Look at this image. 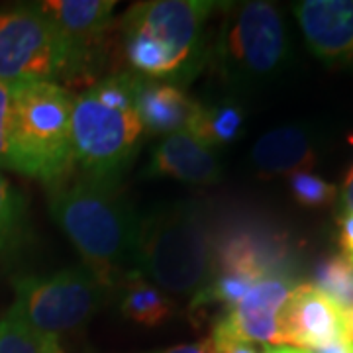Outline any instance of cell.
Returning a JSON list of instances; mask_svg holds the SVG:
<instances>
[{
	"label": "cell",
	"mask_w": 353,
	"mask_h": 353,
	"mask_svg": "<svg viewBox=\"0 0 353 353\" xmlns=\"http://www.w3.org/2000/svg\"><path fill=\"white\" fill-rule=\"evenodd\" d=\"M73 97L59 83H22L12 87L10 171L53 187L75 165L71 116Z\"/></svg>",
	"instance_id": "cell-4"
},
{
	"label": "cell",
	"mask_w": 353,
	"mask_h": 353,
	"mask_svg": "<svg viewBox=\"0 0 353 353\" xmlns=\"http://www.w3.org/2000/svg\"><path fill=\"white\" fill-rule=\"evenodd\" d=\"M208 340L214 347V353H265V347H267L265 343L241 336L240 332L228 322L226 316L220 322H216L212 336Z\"/></svg>",
	"instance_id": "cell-23"
},
{
	"label": "cell",
	"mask_w": 353,
	"mask_h": 353,
	"mask_svg": "<svg viewBox=\"0 0 353 353\" xmlns=\"http://www.w3.org/2000/svg\"><path fill=\"white\" fill-rule=\"evenodd\" d=\"M220 2L152 0L138 2L122 20V41L134 75L185 85L199 75L206 57V24Z\"/></svg>",
	"instance_id": "cell-2"
},
{
	"label": "cell",
	"mask_w": 353,
	"mask_h": 353,
	"mask_svg": "<svg viewBox=\"0 0 353 353\" xmlns=\"http://www.w3.org/2000/svg\"><path fill=\"white\" fill-rule=\"evenodd\" d=\"M0 353H65L57 336L32 328L10 306L0 316Z\"/></svg>",
	"instance_id": "cell-19"
},
{
	"label": "cell",
	"mask_w": 353,
	"mask_h": 353,
	"mask_svg": "<svg viewBox=\"0 0 353 353\" xmlns=\"http://www.w3.org/2000/svg\"><path fill=\"white\" fill-rule=\"evenodd\" d=\"M30 238L24 196L0 171V265L14 263L30 245Z\"/></svg>",
	"instance_id": "cell-18"
},
{
	"label": "cell",
	"mask_w": 353,
	"mask_h": 353,
	"mask_svg": "<svg viewBox=\"0 0 353 353\" xmlns=\"http://www.w3.org/2000/svg\"><path fill=\"white\" fill-rule=\"evenodd\" d=\"M294 16L318 59L353 67V0H303Z\"/></svg>",
	"instance_id": "cell-10"
},
{
	"label": "cell",
	"mask_w": 353,
	"mask_h": 353,
	"mask_svg": "<svg viewBox=\"0 0 353 353\" xmlns=\"http://www.w3.org/2000/svg\"><path fill=\"white\" fill-rule=\"evenodd\" d=\"M138 79L139 77L134 75V73H118V75L104 77L88 88V92L108 108L136 110Z\"/></svg>",
	"instance_id": "cell-21"
},
{
	"label": "cell",
	"mask_w": 353,
	"mask_h": 353,
	"mask_svg": "<svg viewBox=\"0 0 353 353\" xmlns=\"http://www.w3.org/2000/svg\"><path fill=\"white\" fill-rule=\"evenodd\" d=\"M289 187L294 201L308 208H320V206H330L338 199V189L324 181L322 176L312 175L308 171L292 173L289 175Z\"/></svg>",
	"instance_id": "cell-22"
},
{
	"label": "cell",
	"mask_w": 353,
	"mask_h": 353,
	"mask_svg": "<svg viewBox=\"0 0 353 353\" xmlns=\"http://www.w3.org/2000/svg\"><path fill=\"white\" fill-rule=\"evenodd\" d=\"M50 189L51 218L102 287H116L134 263L138 216L110 181L85 175Z\"/></svg>",
	"instance_id": "cell-1"
},
{
	"label": "cell",
	"mask_w": 353,
	"mask_h": 353,
	"mask_svg": "<svg viewBox=\"0 0 353 353\" xmlns=\"http://www.w3.org/2000/svg\"><path fill=\"white\" fill-rule=\"evenodd\" d=\"M314 353H353V340L345 334V336L334 340L332 343H328V345L316 350Z\"/></svg>",
	"instance_id": "cell-27"
},
{
	"label": "cell",
	"mask_w": 353,
	"mask_h": 353,
	"mask_svg": "<svg viewBox=\"0 0 353 353\" xmlns=\"http://www.w3.org/2000/svg\"><path fill=\"white\" fill-rule=\"evenodd\" d=\"M314 287L328 294L343 312L350 310L353 306V265L343 255L324 259L316 269Z\"/></svg>",
	"instance_id": "cell-20"
},
{
	"label": "cell",
	"mask_w": 353,
	"mask_h": 353,
	"mask_svg": "<svg viewBox=\"0 0 353 353\" xmlns=\"http://www.w3.org/2000/svg\"><path fill=\"white\" fill-rule=\"evenodd\" d=\"M83 69L75 51L36 6L0 12L2 83H59L83 75Z\"/></svg>",
	"instance_id": "cell-6"
},
{
	"label": "cell",
	"mask_w": 353,
	"mask_h": 353,
	"mask_svg": "<svg viewBox=\"0 0 353 353\" xmlns=\"http://www.w3.org/2000/svg\"><path fill=\"white\" fill-rule=\"evenodd\" d=\"M243 124L245 110L240 102L234 99H222L212 104L199 102V108L192 116L187 132L210 145L212 150H218L240 138Z\"/></svg>",
	"instance_id": "cell-17"
},
{
	"label": "cell",
	"mask_w": 353,
	"mask_h": 353,
	"mask_svg": "<svg viewBox=\"0 0 353 353\" xmlns=\"http://www.w3.org/2000/svg\"><path fill=\"white\" fill-rule=\"evenodd\" d=\"M212 51L214 71L230 88H250L281 71L289 43L285 22L271 2L252 0L222 6Z\"/></svg>",
	"instance_id": "cell-5"
},
{
	"label": "cell",
	"mask_w": 353,
	"mask_h": 353,
	"mask_svg": "<svg viewBox=\"0 0 353 353\" xmlns=\"http://www.w3.org/2000/svg\"><path fill=\"white\" fill-rule=\"evenodd\" d=\"M141 136L136 110L108 108L88 90L73 101V153L85 175L114 183L136 157Z\"/></svg>",
	"instance_id": "cell-8"
},
{
	"label": "cell",
	"mask_w": 353,
	"mask_h": 353,
	"mask_svg": "<svg viewBox=\"0 0 353 353\" xmlns=\"http://www.w3.org/2000/svg\"><path fill=\"white\" fill-rule=\"evenodd\" d=\"M338 224H340L338 240H340L341 252L343 257L353 265V212H343L338 218Z\"/></svg>",
	"instance_id": "cell-25"
},
{
	"label": "cell",
	"mask_w": 353,
	"mask_h": 353,
	"mask_svg": "<svg viewBox=\"0 0 353 353\" xmlns=\"http://www.w3.org/2000/svg\"><path fill=\"white\" fill-rule=\"evenodd\" d=\"M265 353H312L301 350V347H292V345H267Z\"/></svg>",
	"instance_id": "cell-29"
},
{
	"label": "cell",
	"mask_w": 353,
	"mask_h": 353,
	"mask_svg": "<svg viewBox=\"0 0 353 353\" xmlns=\"http://www.w3.org/2000/svg\"><path fill=\"white\" fill-rule=\"evenodd\" d=\"M14 303L26 322L41 334L57 336L83 326L104 303L106 289L85 265L43 277H16Z\"/></svg>",
	"instance_id": "cell-7"
},
{
	"label": "cell",
	"mask_w": 353,
	"mask_h": 353,
	"mask_svg": "<svg viewBox=\"0 0 353 353\" xmlns=\"http://www.w3.org/2000/svg\"><path fill=\"white\" fill-rule=\"evenodd\" d=\"M134 269L159 289L201 294L216 275L214 243L201 208L176 202L139 218Z\"/></svg>",
	"instance_id": "cell-3"
},
{
	"label": "cell",
	"mask_w": 353,
	"mask_h": 353,
	"mask_svg": "<svg viewBox=\"0 0 353 353\" xmlns=\"http://www.w3.org/2000/svg\"><path fill=\"white\" fill-rule=\"evenodd\" d=\"M345 332L353 340V306L350 310H345Z\"/></svg>",
	"instance_id": "cell-30"
},
{
	"label": "cell",
	"mask_w": 353,
	"mask_h": 353,
	"mask_svg": "<svg viewBox=\"0 0 353 353\" xmlns=\"http://www.w3.org/2000/svg\"><path fill=\"white\" fill-rule=\"evenodd\" d=\"M77 57L87 67L90 51L99 43L112 22L116 2L112 0H46L36 4Z\"/></svg>",
	"instance_id": "cell-12"
},
{
	"label": "cell",
	"mask_w": 353,
	"mask_h": 353,
	"mask_svg": "<svg viewBox=\"0 0 353 353\" xmlns=\"http://www.w3.org/2000/svg\"><path fill=\"white\" fill-rule=\"evenodd\" d=\"M10 118H12V87L0 81V171L10 169Z\"/></svg>",
	"instance_id": "cell-24"
},
{
	"label": "cell",
	"mask_w": 353,
	"mask_h": 353,
	"mask_svg": "<svg viewBox=\"0 0 353 353\" xmlns=\"http://www.w3.org/2000/svg\"><path fill=\"white\" fill-rule=\"evenodd\" d=\"M145 176H171L190 185H216L222 163L210 145L183 130L171 134L153 150Z\"/></svg>",
	"instance_id": "cell-11"
},
{
	"label": "cell",
	"mask_w": 353,
	"mask_h": 353,
	"mask_svg": "<svg viewBox=\"0 0 353 353\" xmlns=\"http://www.w3.org/2000/svg\"><path fill=\"white\" fill-rule=\"evenodd\" d=\"M152 353H214V347L210 340L199 341V343H185V345H173V347H167L161 352H152Z\"/></svg>",
	"instance_id": "cell-26"
},
{
	"label": "cell",
	"mask_w": 353,
	"mask_h": 353,
	"mask_svg": "<svg viewBox=\"0 0 353 353\" xmlns=\"http://www.w3.org/2000/svg\"><path fill=\"white\" fill-rule=\"evenodd\" d=\"M316 163V148L303 128L285 126L267 132L255 141L252 165L263 176L292 175Z\"/></svg>",
	"instance_id": "cell-15"
},
{
	"label": "cell",
	"mask_w": 353,
	"mask_h": 353,
	"mask_svg": "<svg viewBox=\"0 0 353 353\" xmlns=\"http://www.w3.org/2000/svg\"><path fill=\"white\" fill-rule=\"evenodd\" d=\"M292 289V283L283 275L261 279L240 303L228 310L226 320L250 340L265 345H281L279 312Z\"/></svg>",
	"instance_id": "cell-13"
},
{
	"label": "cell",
	"mask_w": 353,
	"mask_h": 353,
	"mask_svg": "<svg viewBox=\"0 0 353 353\" xmlns=\"http://www.w3.org/2000/svg\"><path fill=\"white\" fill-rule=\"evenodd\" d=\"M199 108L183 87L171 83L138 79L136 88V114L143 132L152 136H171L189 130L190 120Z\"/></svg>",
	"instance_id": "cell-14"
},
{
	"label": "cell",
	"mask_w": 353,
	"mask_h": 353,
	"mask_svg": "<svg viewBox=\"0 0 353 353\" xmlns=\"http://www.w3.org/2000/svg\"><path fill=\"white\" fill-rule=\"evenodd\" d=\"M345 334V312L328 294L310 283L294 287L281 306V345H292L314 353Z\"/></svg>",
	"instance_id": "cell-9"
},
{
	"label": "cell",
	"mask_w": 353,
	"mask_h": 353,
	"mask_svg": "<svg viewBox=\"0 0 353 353\" xmlns=\"http://www.w3.org/2000/svg\"><path fill=\"white\" fill-rule=\"evenodd\" d=\"M120 310L128 320L141 326H159L175 312V304L159 287L132 269L122 279Z\"/></svg>",
	"instance_id": "cell-16"
},
{
	"label": "cell",
	"mask_w": 353,
	"mask_h": 353,
	"mask_svg": "<svg viewBox=\"0 0 353 353\" xmlns=\"http://www.w3.org/2000/svg\"><path fill=\"white\" fill-rule=\"evenodd\" d=\"M341 202H343V212H353V167L343 181L341 189Z\"/></svg>",
	"instance_id": "cell-28"
}]
</instances>
